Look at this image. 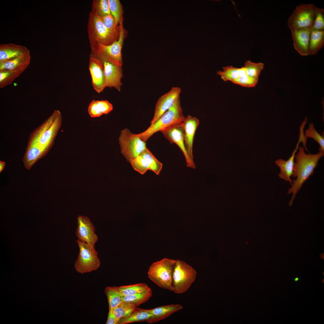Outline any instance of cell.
Masks as SVG:
<instances>
[{"label":"cell","instance_id":"obj_17","mask_svg":"<svg viewBox=\"0 0 324 324\" xmlns=\"http://www.w3.org/2000/svg\"><path fill=\"white\" fill-rule=\"evenodd\" d=\"M311 29L305 28L291 31L294 47L302 56L309 55V46Z\"/></svg>","mask_w":324,"mask_h":324},{"label":"cell","instance_id":"obj_5","mask_svg":"<svg viewBox=\"0 0 324 324\" xmlns=\"http://www.w3.org/2000/svg\"><path fill=\"white\" fill-rule=\"evenodd\" d=\"M87 31L90 46L95 44H111L118 39L120 33L109 30L100 17L92 11L89 14Z\"/></svg>","mask_w":324,"mask_h":324},{"label":"cell","instance_id":"obj_10","mask_svg":"<svg viewBox=\"0 0 324 324\" xmlns=\"http://www.w3.org/2000/svg\"><path fill=\"white\" fill-rule=\"evenodd\" d=\"M317 8L312 4H302L296 6L287 21L291 31L305 28L311 29Z\"/></svg>","mask_w":324,"mask_h":324},{"label":"cell","instance_id":"obj_1","mask_svg":"<svg viewBox=\"0 0 324 324\" xmlns=\"http://www.w3.org/2000/svg\"><path fill=\"white\" fill-rule=\"evenodd\" d=\"M60 112L52 114L30 134L22 158L25 167L30 170L39 160L45 156L52 147L62 125Z\"/></svg>","mask_w":324,"mask_h":324},{"label":"cell","instance_id":"obj_24","mask_svg":"<svg viewBox=\"0 0 324 324\" xmlns=\"http://www.w3.org/2000/svg\"><path fill=\"white\" fill-rule=\"evenodd\" d=\"M324 45V30L311 29L309 46V55L316 54Z\"/></svg>","mask_w":324,"mask_h":324},{"label":"cell","instance_id":"obj_3","mask_svg":"<svg viewBox=\"0 0 324 324\" xmlns=\"http://www.w3.org/2000/svg\"><path fill=\"white\" fill-rule=\"evenodd\" d=\"M185 118L183 114L179 99L157 122L150 125L146 130L137 135L142 140L146 142L157 132L173 125L181 124Z\"/></svg>","mask_w":324,"mask_h":324},{"label":"cell","instance_id":"obj_28","mask_svg":"<svg viewBox=\"0 0 324 324\" xmlns=\"http://www.w3.org/2000/svg\"><path fill=\"white\" fill-rule=\"evenodd\" d=\"M152 296L151 290L124 296L123 301L135 307L147 302Z\"/></svg>","mask_w":324,"mask_h":324},{"label":"cell","instance_id":"obj_9","mask_svg":"<svg viewBox=\"0 0 324 324\" xmlns=\"http://www.w3.org/2000/svg\"><path fill=\"white\" fill-rule=\"evenodd\" d=\"M118 141L122 154L130 163L147 148L146 142L127 128L121 130Z\"/></svg>","mask_w":324,"mask_h":324},{"label":"cell","instance_id":"obj_25","mask_svg":"<svg viewBox=\"0 0 324 324\" xmlns=\"http://www.w3.org/2000/svg\"><path fill=\"white\" fill-rule=\"evenodd\" d=\"M223 68L222 71H218L217 73L225 82L230 81L232 82L243 74L246 73V69L244 67L238 68L230 66L224 67Z\"/></svg>","mask_w":324,"mask_h":324},{"label":"cell","instance_id":"obj_22","mask_svg":"<svg viewBox=\"0 0 324 324\" xmlns=\"http://www.w3.org/2000/svg\"><path fill=\"white\" fill-rule=\"evenodd\" d=\"M112 104L107 100H93L89 104L88 111L92 118L98 117L112 110Z\"/></svg>","mask_w":324,"mask_h":324},{"label":"cell","instance_id":"obj_39","mask_svg":"<svg viewBox=\"0 0 324 324\" xmlns=\"http://www.w3.org/2000/svg\"><path fill=\"white\" fill-rule=\"evenodd\" d=\"M311 29L324 30V10L317 8Z\"/></svg>","mask_w":324,"mask_h":324},{"label":"cell","instance_id":"obj_12","mask_svg":"<svg viewBox=\"0 0 324 324\" xmlns=\"http://www.w3.org/2000/svg\"><path fill=\"white\" fill-rule=\"evenodd\" d=\"M181 89L179 87H172L168 92L161 96L155 105L153 118L151 125L157 122L162 115L180 99Z\"/></svg>","mask_w":324,"mask_h":324},{"label":"cell","instance_id":"obj_23","mask_svg":"<svg viewBox=\"0 0 324 324\" xmlns=\"http://www.w3.org/2000/svg\"><path fill=\"white\" fill-rule=\"evenodd\" d=\"M152 316L150 310L136 307L127 317L119 320L118 324H126L137 322H147Z\"/></svg>","mask_w":324,"mask_h":324},{"label":"cell","instance_id":"obj_34","mask_svg":"<svg viewBox=\"0 0 324 324\" xmlns=\"http://www.w3.org/2000/svg\"><path fill=\"white\" fill-rule=\"evenodd\" d=\"M21 74L20 73L12 70H0V88H2L10 84Z\"/></svg>","mask_w":324,"mask_h":324},{"label":"cell","instance_id":"obj_27","mask_svg":"<svg viewBox=\"0 0 324 324\" xmlns=\"http://www.w3.org/2000/svg\"><path fill=\"white\" fill-rule=\"evenodd\" d=\"M309 137L312 138L319 144V151L324 152V134L321 135L319 134L315 128L314 124L311 123L309 124L308 128L306 130L304 134L303 147L307 151L308 150L306 147L307 139Z\"/></svg>","mask_w":324,"mask_h":324},{"label":"cell","instance_id":"obj_14","mask_svg":"<svg viewBox=\"0 0 324 324\" xmlns=\"http://www.w3.org/2000/svg\"><path fill=\"white\" fill-rule=\"evenodd\" d=\"M89 69L94 89L98 93L105 88L104 69L102 63L96 58L90 56Z\"/></svg>","mask_w":324,"mask_h":324},{"label":"cell","instance_id":"obj_31","mask_svg":"<svg viewBox=\"0 0 324 324\" xmlns=\"http://www.w3.org/2000/svg\"><path fill=\"white\" fill-rule=\"evenodd\" d=\"M92 12L101 17L111 14L108 0H94Z\"/></svg>","mask_w":324,"mask_h":324},{"label":"cell","instance_id":"obj_8","mask_svg":"<svg viewBox=\"0 0 324 324\" xmlns=\"http://www.w3.org/2000/svg\"><path fill=\"white\" fill-rule=\"evenodd\" d=\"M196 276L197 272L192 267L183 261L177 260L173 274L172 292L178 294L185 292Z\"/></svg>","mask_w":324,"mask_h":324},{"label":"cell","instance_id":"obj_38","mask_svg":"<svg viewBox=\"0 0 324 324\" xmlns=\"http://www.w3.org/2000/svg\"><path fill=\"white\" fill-rule=\"evenodd\" d=\"M258 80L249 76L245 73L243 74L232 82L245 87H252L256 85L258 82Z\"/></svg>","mask_w":324,"mask_h":324},{"label":"cell","instance_id":"obj_20","mask_svg":"<svg viewBox=\"0 0 324 324\" xmlns=\"http://www.w3.org/2000/svg\"><path fill=\"white\" fill-rule=\"evenodd\" d=\"M26 53H30L25 46L13 43L0 45V62L12 59Z\"/></svg>","mask_w":324,"mask_h":324},{"label":"cell","instance_id":"obj_36","mask_svg":"<svg viewBox=\"0 0 324 324\" xmlns=\"http://www.w3.org/2000/svg\"><path fill=\"white\" fill-rule=\"evenodd\" d=\"M130 163L133 169L142 175L149 170V164L147 160L139 155L132 160Z\"/></svg>","mask_w":324,"mask_h":324},{"label":"cell","instance_id":"obj_18","mask_svg":"<svg viewBox=\"0 0 324 324\" xmlns=\"http://www.w3.org/2000/svg\"><path fill=\"white\" fill-rule=\"evenodd\" d=\"M302 136L299 135L296 147L292 155L287 160H286L280 158L275 161V164L280 169V172L278 174L279 178L289 182L290 185L292 181L291 177L292 176L293 173L295 155L300 142H302Z\"/></svg>","mask_w":324,"mask_h":324},{"label":"cell","instance_id":"obj_15","mask_svg":"<svg viewBox=\"0 0 324 324\" xmlns=\"http://www.w3.org/2000/svg\"><path fill=\"white\" fill-rule=\"evenodd\" d=\"M199 123L196 118L188 116L181 125L184 131V143L185 149L190 159L193 162V146L196 130Z\"/></svg>","mask_w":324,"mask_h":324},{"label":"cell","instance_id":"obj_29","mask_svg":"<svg viewBox=\"0 0 324 324\" xmlns=\"http://www.w3.org/2000/svg\"><path fill=\"white\" fill-rule=\"evenodd\" d=\"M144 158L148 162L149 165V170L158 175L161 171L163 164L159 161L147 148L140 155Z\"/></svg>","mask_w":324,"mask_h":324},{"label":"cell","instance_id":"obj_21","mask_svg":"<svg viewBox=\"0 0 324 324\" xmlns=\"http://www.w3.org/2000/svg\"><path fill=\"white\" fill-rule=\"evenodd\" d=\"M179 304H171L150 309L152 316L147 321L148 323H154L165 319L174 313L182 309Z\"/></svg>","mask_w":324,"mask_h":324},{"label":"cell","instance_id":"obj_16","mask_svg":"<svg viewBox=\"0 0 324 324\" xmlns=\"http://www.w3.org/2000/svg\"><path fill=\"white\" fill-rule=\"evenodd\" d=\"M100 61L104 67L105 87H113L120 92L121 87L122 85L121 82L123 76L122 67L115 65L106 61Z\"/></svg>","mask_w":324,"mask_h":324},{"label":"cell","instance_id":"obj_13","mask_svg":"<svg viewBox=\"0 0 324 324\" xmlns=\"http://www.w3.org/2000/svg\"><path fill=\"white\" fill-rule=\"evenodd\" d=\"M77 226L75 234L78 240L95 244L98 237L95 232V228L87 217L79 215L77 217Z\"/></svg>","mask_w":324,"mask_h":324},{"label":"cell","instance_id":"obj_2","mask_svg":"<svg viewBox=\"0 0 324 324\" xmlns=\"http://www.w3.org/2000/svg\"><path fill=\"white\" fill-rule=\"evenodd\" d=\"M303 147L299 146L298 152L295 155L292 176L296 178L292 181L291 186L288 189L287 194H292L289 205L292 206L296 194L304 183L314 173L324 152L320 151L316 154L306 153Z\"/></svg>","mask_w":324,"mask_h":324},{"label":"cell","instance_id":"obj_33","mask_svg":"<svg viewBox=\"0 0 324 324\" xmlns=\"http://www.w3.org/2000/svg\"><path fill=\"white\" fill-rule=\"evenodd\" d=\"M136 308L123 301L113 310L115 317L119 321V320L128 316Z\"/></svg>","mask_w":324,"mask_h":324},{"label":"cell","instance_id":"obj_32","mask_svg":"<svg viewBox=\"0 0 324 324\" xmlns=\"http://www.w3.org/2000/svg\"><path fill=\"white\" fill-rule=\"evenodd\" d=\"M244 67L246 70V73L249 76L258 79L259 76L264 67V64L261 62L255 63L250 61H246Z\"/></svg>","mask_w":324,"mask_h":324},{"label":"cell","instance_id":"obj_42","mask_svg":"<svg viewBox=\"0 0 324 324\" xmlns=\"http://www.w3.org/2000/svg\"><path fill=\"white\" fill-rule=\"evenodd\" d=\"M294 280L295 282L298 281L299 280V278L298 277L296 278H294Z\"/></svg>","mask_w":324,"mask_h":324},{"label":"cell","instance_id":"obj_40","mask_svg":"<svg viewBox=\"0 0 324 324\" xmlns=\"http://www.w3.org/2000/svg\"><path fill=\"white\" fill-rule=\"evenodd\" d=\"M118 320L115 317L113 309L109 308V313L107 320L106 322V324H118Z\"/></svg>","mask_w":324,"mask_h":324},{"label":"cell","instance_id":"obj_11","mask_svg":"<svg viewBox=\"0 0 324 324\" xmlns=\"http://www.w3.org/2000/svg\"><path fill=\"white\" fill-rule=\"evenodd\" d=\"M181 124L169 127L160 131L170 143H175L179 147L184 156L187 166L195 169V164L189 158L185 149L184 131Z\"/></svg>","mask_w":324,"mask_h":324},{"label":"cell","instance_id":"obj_7","mask_svg":"<svg viewBox=\"0 0 324 324\" xmlns=\"http://www.w3.org/2000/svg\"><path fill=\"white\" fill-rule=\"evenodd\" d=\"M79 248L78 257L74 267L78 273L84 274L97 270L101 262L95 248V244L87 243L77 240Z\"/></svg>","mask_w":324,"mask_h":324},{"label":"cell","instance_id":"obj_30","mask_svg":"<svg viewBox=\"0 0 324 324\" xmlns=\"http://www.w3.org/2000/svg\"><path fill=\"white\" fill-rule=\"evenodd\" d=\"M118 288L124 296L134 295L151 290L144 283L122 286L118 287Z\"/></svg>","mask_w":324,"mask_h":324},{"label":"cell","instance_id":"obj_6","mask_svg":"<svg viewBox=\"0 0 324 324\" xmlns=\"http://www.w3.org/2000/svg\"><path fill=\"white\" fill-rule=\"evenodd\" d=\"M176 262L165 258L153 262L149 268L148 278L159 287L172 292L173 274Z\"/></svg>","mask_w":324,"mask_h":324},{"label":"cell","instance_id":"obj_37","mask_svg":"<svg viewBox=\"0 0 324 324\" xmlns=\"http://www.w3.org/2000/svg\"><path fill=\"white\" fill-rule=\"evenodd\" d=\"M100 17L104 25L109 30L114 32H120V23L118 24L116 22L111 14Z\"/></svg>","mask_w":324,"mask_h":324},{"label":"cell","instance_id":"obj_19","mask_svg":"<svg viewBox=\"0 0 324 324\" xmlns=\"http://www.w3.org/2000/svg\"><path fill=\"white\" fill-rule=\"evenodd\" d=\"M30 60V53H26L10 60L0 62V70H12L22 74L28 66Z\"/></svg>","mask_w":324,"mask_h":324},{"label":"cell","instance_id":"obj_35","mask_svg":"<svg viewBox=\"0 0 324 324\" xmlns=\"http://www.w3.org/2000/svg\"><path fill=\"white\" fill-rule=\"evenodd\" d=\"M110 13L116 22L119 24L123 20L122 9L119 0H108Z\"/></svg>","mask_w":324,"mask_h":324},{"label":"cell","instance_id":"obj_26","mask_svg":"<svg viewBox=\"0 0 324 324\" xmlns=\"http://www.w3.org/2000/svg\"><path fill=\"white\" fill-rule=\"evenodd\" d=\"M104 292L107 299L109 308L113 309L123 302L124 296L120 292L118 287L107 286Z\"/></svg>","mask_w":324,"mask_h":324},{"label":"cell","instance_id":"obj_4","mask_svg":"<svg viewBox=\"0 0 324 324\" xmlns=\"http://www.w3.org/2000/svg\"><path fill=\"white\" fill-rule=\"evenodd\" d=\"M120 22V31L118 39L112 44L104 45L95 44L91 46L90 56L100 61H104L120 67L123 63L122 50L124 37V32L122 24Z\"/></svg>","mask_w":324,"mask_h":324},{"label":"cell","instance_id":"obj_41","mask_svg":"<svg viewBox=\"0 0 324 324\" xmlns=\"http://www.w3.org/2000/svg\"><path fill=\"white\" fill-rule=\"evenodd\" d=\"M5 166V163L2 161H0V172L4 170Z\"/></svg>","mask_w":324,"mask_h":324}]
</instances>
